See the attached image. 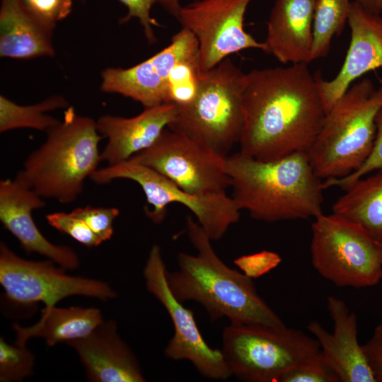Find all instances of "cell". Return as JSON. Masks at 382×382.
Segmentation results:
<instances>
[{
    "label": "cell",
    "mask_w": 382,
    "mask_h": 382,
    "mask_svg": "<svg viewBox=\"0 0 382 382\" xmlns=\"http://www.w3.org/2000/svg\"><path fill=\"white\" fill-rule=\"evenodd\" d=\"M35 357L26 345H11L0 338V381H21L33 374Z\"/></svg>",
    "instance_id": "cell-26"
},
{
    "label": "cell",
    "mask_w": 382,
    "mask_h": 382,
    "mask_svg": "<svg viewBox=\"0 0 382 382\" xmlns=\"http://www.w3.org/2000/svg\"><path fill=\"white\" fill-rule=\"evenodd\" d=\"M347 23L351 40L340 70L330 81L323 79L320 71L314 74L326 113L355 81L382 68V16L354 1Z\"/></svg>",
    "instance_id": "cell-15"
},
{
    "label": "cell",
    "mask_w": 382,
    "mask_h": 382,
    "mask_svg": "<svg viewBox=\"0 0 382 382\" xmlns=\"http://www.w3.org/2000/svg\"><path fill=\"white\" fill-rule=\"evenodd\" d=\"M251 1L195 0L182 6L177 20L198 42L202 71L244 50L266 52L264 42L257 41L244 29V16Z\"/></svg>",
    "instance_id": "cell-13"
},
{
    "label": "cell",
    "mask_w": 382,
    "mask_h": 382,
    "mask_svg": "<svg viewBox=\"0 0 382 382\" xmlns=\"http://www.w3.org/2000/svg\"><path fill=\"white\" fill-rule=\"evenodd\" d=\"M336 374L327 364L322 354L307 363L285 373L279 382H338Z\"/></svg>",
    "instance_id": "cell-31"
},
{
    "label": "cell",
    "mask_w": 382,
    "mask_h": 382,
    "mask_svg": "<svg viewBox=\"0 0 382 382\" xmlns=\"http://www.w3.org/2000/svg\"><path fill=\"white\" fill-rule=\"evenodd\" d=\"M327 308L333 322L332 332H328L316 320L308 323L307 329L318 341L327 364L342 382H376L358 341L357 317L345 302L329 296Z\"/></svg>",
    "instance_id": "cell-17"
},
{
    "label": "cell",
    "mask_w": 382,
    "mask_h": 382,
    "mask_svg": "<svg viewBox=\"0 0 382 382\" xmlns=\"http://www.w3.org/2000/svg\"><path fill=\"white\" fill-rule=\"evenodd\" d=\"M376 132L372 149L362 165L345 177L323 180L322 184L323 189L338 187L346 190L359 179L382 169V108L376 115Z\"/></svg>",
    "instance_id": "cell-28"
},
{
    "label": "cell",
    "mask_w": 382,
    "mask_h": 382,
    "mask_svg": "<svg viewBox=\"0 0 382 382\" xmlns=\"http://www.w3.org/2000/svg\"><path fill=\"white\" fill-rule=\"evenodd\" d=\"M351 4L349 0H316L312 61L328 54L333 37L342 33L348 21Z\"/></svg>",
    "instance_id": "cell-25"
},
{
    "label": "cell",
    "mask_w": 382,
    "mask_h": 382,
    "mask_svg": "<svg viewBox=\"0 0 382 382\" xmlns=\"http://www.w3.org/2000/svg\"><path fill=\"white\" fill-rule=\"evenodd\" d=\"M83 220L104 242L113 234V222L120 214L116 207H96L86 206L77 207L70 212Z\"/></svg>",
    "instance_id": "cell-30"
},
{
    "label": "cell",
    "mask_w": 382,
    "mask_h": 382,
    "mask_svg": "<svg viewBox=\"0 0 382 382\" xmlns=\"http://www.w3.org/2000/svg\"><path fill=\"white\" fill-rule=\"evenodd\" d=\"M90 178L100 185L116 179L138 183L151 208L145 209V213L155 224L163 221L170 204H183L195 215L211 241L221 239L230 226L240 218V208L226 192L207 195L190 194L156 170L131 159L98 168Z\"/></svg>",
    "instance_id": "cell-9"
},
{
    "label": "cell",
    "mask_w": 382,
    "mask_h": 382,
    "mask_svg": "<svg viewBox=\"0 0 382 382\" xmlns=\"http://www.w3.org/2000/svg\"><path fill=\"white\" fill-rule=\"evenodd\" d=\"M312 223L311 262L337 286H374L382 279V243L359 224L332 213Z\"/></svg>",
    "instance_id": "cell-8"
},
{
    "label": "cell",
    "mask_w": 382,
    "mask_h": 382,
    "mask_svg": "<svg viewBox=\"0 0 382 382\" xmlns=\"http://www.w3.org/2000/svg\"><path fill=\"white\" fill-rule=\"evenodd\" d=\"M245 77L228 57L201 71L194 98L178 107L176 117L168 128L227 156L239 143L243 128Z\"/></svg>",
    "instance_id": "cell-6"
},
{
    "label": "cell",
    "mask_w": 382,
    "mask_h": 382,
    "mask_svg": "<svg viewBox=\"0 0 382 382\" xmlns=\"http://www.w3.org/2000/svg\"><path fill=\"white\" fill-rule=\"evenodd\" d=\"M69 103L60 95L52 96L36 104L21 105L0 96V132L30 128L46 132L59 121L47 114L57 109L67 108Z\"/></svg>",
    "instance_id": "cell-24"
},
{
    "label": "cell",
    "mask_w": 382,
    "mask_h": 382,
    "mask_svg": "<svg viewBox=\"0 0 382 382\" xmlns=\"http://www.w3.org/2000/svg\"><path fill=\"white\" fill-rule=\"evenodd\" d=\"M362 347L376 382H382V323Z\"/></svg>",
    "instance_id": "cell-35"
},
{
    "label": "cell",
    "mask_w": 382,
    "mask_h": 382,
    "mask_svg": "<svg viewBox=\"0 0 382 382\" xmlns=\"http://www.w3.org/2000/svg\"><path fill=\"white\" fill-rule=\"evenodd\" d=\"M45 206L43 198L16 178L0 181V221L28 253H36L64 269L79 267L76 253L70 247L48 241L38 229L33 211Z\"/></svg>",
    "instance_id": "cell-16"
},
{
    "label": "cell",
    "mask_w": 382,
    "mask_h": 382,
    "mask_svg": "<svg viewBox=\"0 0 382 382\" xmlns=\"http://www.w3.org/2000/svg\"><path fill=\"white\" fill-rule=\"evenodd\" d=\"M232 197L257 221L316 218L323 214V181L307 152L262 161L238 151L225 159Z\"/></svg>",
    "instance_id": "cell-3"
},
{
    "label": "cell",
    "mask_w": 382,
    "mask_h": 382,
    "mask_svg": "<svg viewBox=\"0 0 382 382\" xmlns=\"http://www.w3.org/2000/svg\"><path fill=\"white\" fill-rule=\"evenodd\" d=\"M345 190L334 203L332 213L359 224L382 243V169Z\"/></svg>",
    "instance_id": "cell-23"
},
{
    "label": "cell",
    "mask_w": 382,
    "mask_h": 382,
    "mask_svg": "<svg viewBox=\"0 0 382 382\" xmlns=\"http://www.w3.org/2000/svg\"><path fill=\"white\" fill-rule=\"evenodd\" d=\"M201 71L199 57L178 64L169 76L170 103L178 107L190 103L196 94Z\"/></svg>",
    "instance_id": "cell-27"
},
{
    "label": "cell",
    "mask_w": 382,
    "mask_h": 382,
    "mask_svg": "<svg viewBox=\"0 0 382 382\" xmlns=\"http://www.w3.org/2000/svg\"><path fill=\"white\" fill-rule=\"evenodd\" d=\"M53 31L31 13L23 0H1V57L30 59L54 56Z\"/></svg>",
    "instance_id": "cell-21"
},
{
    "label": "cell",
    "mask_w": 382,
    "mask_h": 382,
    "mask_svg": "<svg viewBox=\"0 0 382 382\" xmlns=\"http://www.w3.org/2000/svg\"><path fill=\"white\" fill-rule=\"evenodd\" d=\"M158 4L176 19L183 6L180 4V0H159Z\"/></svg>",
    "instance_id": "cell-36"
},
{
    "label": "cell",
    "mask_w": 382,
    "mask_h": 382,
    "mask_svg": "<svg viewBox=\"0 0 382 382\" xmlns=\"http://www.w3.org/2000/svg\"><path fill=\"white\" fill-rule=\"evenodd\" d=\"M240 151L262 161L307 152L326 112L308 64L253 69L243 93Z\"/></svg>",
    "instance_id": "cell-1"
},
{
    "label": "cell",
    "mask_w": 382,
    "mask_h": 382,
    "mask_svg": "<svg viewBox=\"0 0 382 382\" xmlns=\"http://www.w3.org/2000/svg\"><path fill=\"white\" fill-rule=\"evenodd\" d=\"M45 133V142L27 157L16 178L42 198L72 203L83 192L86 179L98 170L103 136L96 120L72 107Z\"/></svg>",
    "instance_id": "cell-4"
},
{
    "label": "cell",
    "mask_w": 382,
    "mask_h": 382,
    "mask_svg": "<svg viewBox=\"0 0 382 382\" xmlns=\"http://www.w3.org/2000/svg\"><path fill=\"white\" fill-rule=\"evenodd\" d=\"M127 9V14L120 18V23L129 21L132 18H137L141 25L144 34L148 42L151 44L156 42L154 27L158 26L156 20L151 17V11L155 4L159 0H118Z\"/></svg>",
    "instance_id": "cell-34"
},
{
    "label": "cell",
    "mask_w": 382,
    "mask_h": 382,
    "mask_svg": "<svg viewBox=\"0 0 382 382\" xmlns=\"http://www.w3.org/2000/svg\"><path fill=\"white\" fill-rule=\"evenodd\" d=\"M381 108L382 86L376 88L368 78L353 83L338 98L308 151L321 180L345 177L362 165L372 149Z\"/></svg>",
    "instance_id": "cell-5"
},
{
    "label": "cell",
    "mask_w": 382,
    "mask_h": 382,
    "mask_svg": "<svg viewBox=\"0 0 382 382\" xmlns=\"http://www.w3.org/2000/svg\"><path fill=\"white\" fill-rule=\"evenodd\" d=\"M365 9L381 15L382 13V0H354Z\"/></svg>",
    "instance_id": "cell-37"
},
{
    "label": "cell",
    "mask_w": 382,
    "mask_h": 382,
    "mask_svg": "<svg viewBox=\"0 0 382 382\" xmlns=\"http://www.w3.org/2000/svg\"><path fill=\"white\" fill-rule=\"evenodd\" d=\"M198 42L183 28L170 43L149 59L131 67H108L101 72L100 89L140 103L144 108L170 103L169 76L179 63L197 57Z\"/></svg>",
    "instance_id": "cell-14"
},
{
    "label": "cell",
    "mask_w": 382,
    "mask_h": 382,
    "mask_svg": "<svg viewBox=\"0 0 382 382\" xmlns=\"http://www.w3.org/2000/svg\"><path fill=\"white\" fill-rule=\"evenodd\" d=\"M226 157L166 128L150 147L129 159L156 170L185 192L207 195L226 192L231 187Z\"/></svg>",
    "instance_id": "cell-10"
},
{
    "label": "cell",
    "mask_w": 382,
    "mask_h": 382,
    "mask_svg": "<svg viewBox=\"0 0 382 382\" xmlns=\"http://www.w3.org/2000/svg\"><path fill=\"white\" fill-rule=\"evenodd\" d=\"M186 232L197 254L179 253L178 270L166 273L169 288L179 301L200 303L212 320L226 318L231 323L286 326L259 296L252 279L219 257L212 241L192 216L186 219Z\"/></svg>",
    "instance_id": "cell-2"
},
{
    "label": "cell",
    "mask_w": 382,
    "mask_h": 382,
    "mask_svg": "<svg viewBox=\"0 0 382 382\" xmlns=\"http://www.w3.org/2000/svg\"><path fill=\"white\" fill-rule=\"evenodd\" d=\"M31 13L44 25L54 30L57 23L72 11V0H23Z\"/></svg>",
    "instance_id": "cell-32"
},
{
    "label": "cell",
    "mask_w": 382,
    "mask_h": 382,
    "mask_svg": "<svg viewBox=\"0 0 382 382\" xmlns=\"http://www.w3.org/2000/svg\"><path fill=\"white\" fill-rule=\"evenodd\" d=\"M316 0H276L267 22L265 53L284 64L312 61Z\"/></svg>",
    "instance_id": "cell-20"
},
{
    "label": "cell",
    "mask_w": 382,
    "mask_h": 382,
    "mask_svg": "<svg viewBox=\"0 0 382 382\" xmlns=\"http://www.w3.org/2000/svg\"><path fill=\"white\" fill-rule=\"evenodd\" d=\"M281 262L279 255L270 250L244 255L233 260V263L250 279H256L268 273Z\"/></svg>",
    "instance_id": "cell-33"
},
{
    "label": "cell",
    "mask_w": 382,
    "mask_h": 382,
    "mask_svg": "<svg viewBox=\"0 0 382 382\" xmlns=\"http://www.w3.org/2000/svg\"><path fill=\"white\" fill-rule=\"evenodd\" d=\"M51 260L33 261L22 258L4 243H0V284L10 301L20 305L42 302L55 306L71 296H85L105 301L116 297L105 282L70 276Z\"/></svg>",
    "instance_id": "cell-11"
},
{
    "label": "cell",
    "mask_w": 382,
    "mask_h": 382,
    "mask_svg": "<svg viewBox=\"0 0 382 382\" xmlns=\"http://www.w3.org/2000/svg\"><path fill=\"white\" fill-rule=\"evenodd\" d=\"M46 220L51 226L86 247H96L103 242L83 220L71 213H51L46 216Z\"/></svg>",
    "instance_id": "cell-29"
},
{
    "label": "cell",
    "mask_w": 382,
    "mask_h": 382,
    "mask_svg": "<svg viewBox=\"0 0 382 382\" xmlns=\"http://www.w3.org/2000/svg\"><path fill=\"white\" fill-rule=\"evenodd\" d=\"M221 352L231 376L248 382H279L321 354L318 341L301 330L231 323L223 330Z\"/></svg>",
    "instance_id": "cell-7"
},
{
    "label": "cell",
    "mask_w": 382,
    "mask_h": 382,
    "mask_svg": "<svg viewBox=\"0 0 382 382\" xmlns=\"http://www.w3.org/2000/svg\"><path fill=\"white\" fill-rule=\"evenodd\" d=\"M103 321L101 311L97 308L45 307L40 319L33 325H13L16 332L15 343L26 345L30 338L42 337L47 345L52 347L59 342L66 343L83 337Z\"/></svg>",
    "instance_id": "cell-22"
},
{
    "label": "cell",
    "mask_w": 382,
    "mask_h": 382,
    "mask_svg": "<svg viewBox=\"0 0 382 382\" xmlns=\"http://www.w3.org/2000/svg\"><path fill=\"white\" fill-rule=\"evenodd\" d=\"M166 268L161 248L151 246L144 268L147 291L163 305L173 325L174 333L164 349L172 360H187L204 377L225 381L231 374L221 349L210 347L203 338L193 312L185 308L171 292L166 279Z\"/></svg>",
    "instance_id": "cell-12"
},
{
    "label": "cell",
    "mask_w": 382,
    "mask_h": 382,
    "mask_svg": "<svg viewBox=\"0 0 382 382\" xmlns=\"http://www.w3.org/2000/svg\"><path fill=\"white\" fill-rule=\"evenodd\" d=\"M79 355L92 382H144L140 364L121 339L115 321H103L88 335L66 342Z\"/></svg>",
    "instance_id": "cell-18"
},
{
    "label": "cell",
    "mask_w": 382,
    "mask_h": 382,
    "mask_svg": "<svg viewBox=\"0 0 382 382\" xmlns=\"http://www.w3.org/2000/svg\"><path fill=\"white\" fill-rule=\"evenodd\" d=\"M177 112L175 104L165 103L146 107L132 117L101 115L96 120L98 131L108 139L100 152L101 161L118 163L148 149L174 121Z\"/></svg>",
    "instance_id": "cell-19"
}]
</instances>
